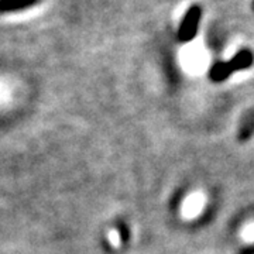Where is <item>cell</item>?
I'll list each match as a JSON object with an SVG mask.
<instances>
[{
  "instance_id": "6da1fadb",
  "label": "cell",
  "mask_w": 254,
  "mask_h": 254,
  "mask_svg": "<svg viewBox=\"0 0 254 254\" xmlns=\"http://www.w3.org/2000/svg\"><path fill=\"white\" fill-rule=\"evenodd\" d=\"M206 195L202 192H195L190 195L185 202H184V208H182V213L184 216L188 219H193L199 216L203 212V209L206 206Z\"/></svg>"
},
{
  "instance_id": "7a4b0ae2",
  "label": "cell",
  "mask_w": 254,
  "mask_h": 254,
  "mask_svg": "<svg viewBox=\"0 0 254 254\" xmlns=\"http://www.w3.org/2000/svg\"><path fill=\"white\" fill-rule=\"evenodd\" d=\"M40 0H0V13L18 11L34 6Z\"/></svg>"
},
{
  "instance_id": "3957f363",
  "label": "cell",
  "mask_w": 254,
  "mask_h": 254,
  "mask_svg": "<svg viewBox=\"0 0 254 254\" xmlns=\"http://www.w3.org/2000/svg\"><path fill=\"white\" fill-rule=\"evenodd\" d=\"M246 230H250V233H245L243 232V237L247 242H254V223L249 225V226L246 227Z\"/></svg>"
},
{
  "instance_id": "277c9868",
  "label": "cell",
  "mask_w": 254,
  "mask_h": 254,
  "mask_svg": "<svg viewBox=\"0 0 254 254\" xmlns=\"http://www.w3.org/2000/svg\"><path fill=\"white\" fill-rule=\"evenodd\" d=\"M119 232H120V237H122V242H125L127 239V229L123 225L119 227Z\"/></svg>"
}]
</instances>
